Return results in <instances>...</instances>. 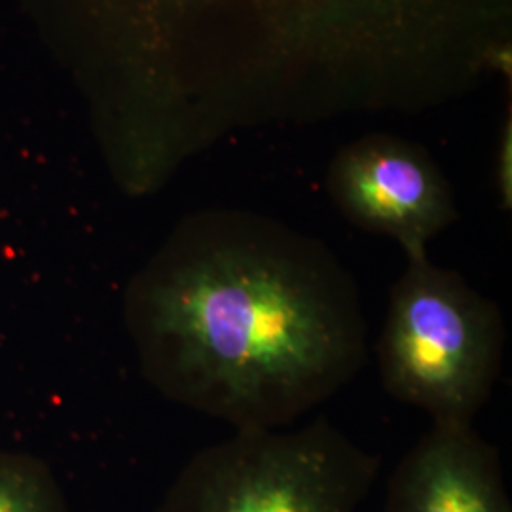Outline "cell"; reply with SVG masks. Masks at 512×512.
<instances>
[{
	"label": "cell",
	"instance_id": "2",
	"mask_svg": "<svg viewBox=\"0 0 512 512\" xmlns=\"http://www.w3.org/2000/svg\"><path fill=\"white\" fill-rule=\"evenodd\" d=\"M406 258L378 340L382 385L393 399L425 410L433 423H473L503 366L501 310L429 256Z\"/></svg>",
	"mask_w": 512,
	"mask_h": 512
},
{
	"label": "cell",
	"instance_id": "4",
	"mask_svg": "<svg viewBox=\"0 0 512 512\" xmlns=\"http://www.w3.org/2000/svg\"><path fill=\"white\" fill-rule=\"evenodd\" d=\"M330 192L349 219L397 239L406 256L427 255V241L458 217L439 169L399 141L344 150L330 169Z\"/></svg>",
	"mask_w": 512,
	"mask_h": 512
},
{
	"label": "cell",
	"instance_id": "3",
	"mask_svg": "<svg viewBox=\"0 0 512 512\" xmlns=\"http://www.w3.org/2000/svg\"><path fill=\"white\" fill-rule=\"evenodd\" d=\"M380 465L327 416L236 431L188 459L154 512H359Z\"/></svg>",
	"mask_w": 512,
	"mask_h": 512
},
{
	"label": "cell",
	"instance_id": "5",
	"mask_svg": "<svg viewBox=\"0 0 512 512\" xmlns=\"http://www.w3.org/2000/svg\"><path fill=\"white\" fill-rule=\"evenodd\" d=\"M384 512H512L497 448L473 423H433L389 476Z\"/></svg>",
	"mask_w": 512,
	"mask_h": 512
},
{
	"label": "cell",
	"instance_id": "6",
	"mask_svg": "<svg viewBox=\"0 0 512 512\" xmlns=\"http://www.w3.org/2000/svg\"><path fill=\"white\" fill-rule=\"evenodd\" d=\"M0 512H71L52 467L29 452L0 448Z\"/></svg>",
	"mask_w": 512,
	"mask_h": 512
},
{
	"label": "cell",
	"instance_id": "1",
	"mask_svg": "<svg viewBox=\"0 0 512 512\" xmlns=\"http://www.w3.org/2000/svg\"><path fill=\"white\" fill-rule=\"evenodd\" d=\"M122 319L141 376L236 431L285 429L366 363L359 285L315 239L270 220H186L129 277Z\"/></svg>",
	"mask_w": 512,
	"mask_h": 512
}]
</instances>
